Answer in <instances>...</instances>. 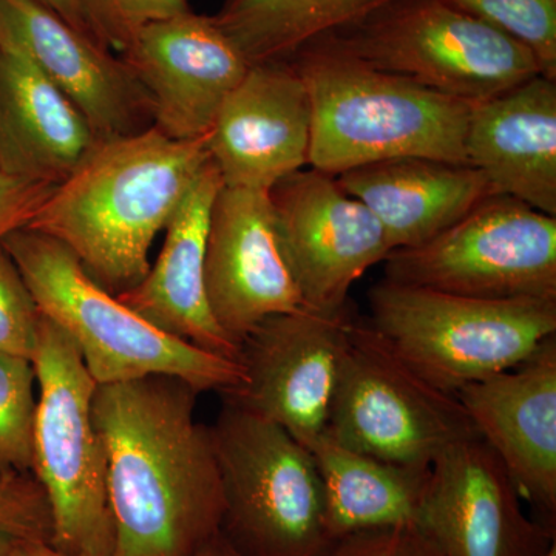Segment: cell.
I'll list each match as a JSON object with an SVG mask.
<instances>
[{
  "mask_svg": "<svg viewBox=\"0 0 556 556\" xmlns=\"http://www.w3.org/2000/svg\"><path fill=\"white\" fill-rule=\"evenodd\" d=\"M199 394L172 376L97 387L112 556H190L218 535L222 481L211 427L195 417Z\"/></svg>",
  "mask_w": 556,
  "mask_h": 556,
  "instance_id": "1",
  "label": "cell"
},
{
  "mask_svg": "<svg viewBox=\"0 0 556 556\" xmlns=\"http://www.w3.org/2000/svg\"><path fill=\"white\" fill-rule=\"evenodd\" d=\"M211 160L207 135L167 137L156 127L100 141L51 189L25 228L68 249L113 295L150 268V248Z\"/></svg>",
  "mask_w": 556,
  "mask_h": 556,
  "instance_id": "2",
  "label": "cell"
},
{
  "mask_svg": "<svg viewBox=\"0 0 556 556\" xmlns=\"http://www.w3.org/2000/svg\"><path fill=\"white\" fill-rule=\"evenodd\" d=\"M311 102V169L338 177L379 161L419 156L467 164L471 102L375 67L336 35L289 58Z\"/></svg>",
  "mask_w": 556,
  "mask_h": 556,
  "instance_id": "3",
  "label": "cell"
},
{
  "mask_svg": "<svg viewBox=\"0 0 556 556\" xmlns=\"http://www.w3.org/2000/svg\"><path fill=\"white\" fill-rule=\"evenodd\" d=\"M2 244L24 276L40 314L75 342L98 386L172 376L200 393L226 394L243 380L239 361L207 353L153 327L100 287L56 240L21 228Z\"/></svg>",
  "mask_w": 556,
  "mask_h": 556,
  "instance_id": "4",
  "label": "cell"
},
{
  "mask_svg": "<svg viewBox=\"0 0 556 556\" xmlns=\"http://www.w3.org/2000/svg\"><path fill=\"white\" fill-rule=\"evenodd\" d=\"M371 327L439 390L517 367L556 332V299L467 298L383 278L369 291Z\"/></svg>",
  "mask_w": 556,
  "mask_h": 556,
  "instance_id": "5",
  "label": "cell"
},
{
  "mask_svg": "<svg viewBox=\"0 0 556 556\" xmlns=\"http://www.w3.org/2000/svg\"><path fill=\"white\" fill-rule=\"evenodd\" d=\"M222 481L219 535L240 556H325L331 548L313 455L285 428L225 399L211 426Z\"/></svg>",
  "mask_w": 556,
  "mask_h": 556,
  "instance_id": "6",
  "label": "cell"
},
{
  "mask_svg": "<svg viewBox=\"0 0 556 556\" xmlns=\"http://www.w3.org/2000/svg\"><path fill=\"white\" fill-rule=\"evenodd\" d=\"M31 362L39 383L31 475L49 501L50 544L65 554L112 556L108 460L93 420L98 383L75 342L43 316Z\"/></svg>",
  "mask_w": 556,
  "mask_h": 556,
  "instance_id": "7",
  "label": "cell"
},
{
  "mask_svg": "<svg viewBox=\"0 0 556 556\" xmlns=\"http://www.w3.org/2000/svg\"><path fill=\"white\" fill-rule=\"evenodd\" d=\"M325 433L365 455L419 468H430L456 442L479 437L456 394L420 378L369 321L357 318Z\"/></svg>",
  "mask_w": 556,
  "mask_h": 556,
  "instance_id": "8",
  "label": "cell"
},
{
  "mask_svg": "<svg viewBox=\"0 0 556 556\" xmlns=\"http://www.w3.org/2000/svg\"><path fill=\"white\" fill-rule=\"evenodd\" d=\"M334 35L368 64L467 102L541 75L525 47L447 0H391Z\"/></svg>",
  "mask_w": 556,
  "mask_h": 556,
  "instance_id": "9",
  "label": "cell"
},
{
  "mask_svg": "<svg viewBox=\"0 0 556 556\" xmlns=\"http://www.w3.org/2000/svg\"><path fill=\"white\" fill-rule=\"evenodd\" d=\"M386 278L467 298L556 299V217L493 193L426 243L391 251Z\"/></svg>",
  "mask_w": 556,
  "mask_h": 556,
  "instance_id": "10",
  "label": "cell"
},
{
  "mask_svg": "<svg viewBox=\"0 0 556 556\" xmlns=\"http://www.w3.org/2000/svg\"><path fill=\"white\" fill-rule=\"evenodd\" d=\"M345 308H302L263 320L240 343L243 380L223 394L265 417L308 447L327 431L348 342Z\"/></svg>",
  "mask_w": 556,
  "mask_h": 556,
  "instance_id": "11",
  "label": "cell"
},
{
  "mask_svg": "<svg viewBox=\"0 0 556 556\" xmlns=\"http://www.w3.org/2000/svg\"><path fill=\"white\" fill-rule=\"evenodd\" d=\"M269 195L303 306L345 308L353 285L393 251L378 218L338 178L316 169L289 175Z\"/></svg>",
  "mask_w": 556,
  "mask_h": 556,
  "instance_id": "12",
  "label": "cell"
},
{
  "mask_svg": "<svg viewBox=\"0 0 556 556\" xmlns=\"http://www.w3.org/2000/svg\"><path fill=\"white\" fill-rule=\"evenodd\" d=\"M119 54L148 93L153 127L175 139L206 137L251 67L214 16L192 9L141 25Z\"/></svg>",
  "mask_w": 556,
  "mask_h": 556,
  "instance_id": "13",
  "label": "cell"
},
{
  "mask_svg": "<svg viewBox=\"0 0 556 556\" xmlns=\"http://www.w3.org/2000/svg\"><path fill=\"white\" fill-rule=\"evenodd\" d=\"M519 500L496 453L464 439L430 466L419 529L445 556H544L555 529L527 518Z\"/></svg>",
  "mask_w": 556,
  "mask_h": 556,
  "instance_id": "14",
  "label": "cell"
},
{
  "mask_svg": "<svg viewBox=\"0 0 556 556\" xmlns=\"http://www.w3.org/2000/svg\"><path fill=\"white\" fill-rule=\"evenodd\" d=\"M207 302L237 345L266 318L302 308L268 190L223 186L208 217Z\"/></svg>",
  "mask_w": 556,
  "mask_h": 556,
  "instance_id": "15",
  "label": "cell"
},
{
  "mask_svg": "<svg viewBox=\"0 0 556 556\" xmlns=\"http://www.w3.org/2000/svg\"><path fill=\"white\" fill-rule=\"evenodd\" d=\"M311 102L292 62L251 64L207 134L226 188L269 190L308 164Z\"/></svg>",
  "mask_w": 556,
  "mask_h": 556,
  "instance_id": "16",
  "label": "cell"
},
{
  "mask_svg": "<svg viewBox=\"0 0 556 556\" xmlns=\"http://www.w3.org/2000/svg\"><path fill=\"white\" fill-rule=\"evenodd\" d=\"M0 27L20 40L98 141L131 137L153 127L148 93L116 51L35 0H0Z\"/></svg>",
  "mask_w": 556,
  "mask_h": 556,
  "instance_id": "17",
  "label": "cell"
},
{
  "mask_svg": "<svg viewBox=\"0 0 556 556\" xmlns=\"http://www.w3.org/2000/svg\"><path fill=\"white\" fill-rule=\"evenodd\" d=\"M456 396L479 438L506 467L519 495L555 526V336L517 367L468 383Z\"/></svg>",
  "mask_w": 556,
  "mask_h": 556,
  "instance_id": "18",
  "label": "cell"
},
{
  "mask_svg": "<svg viewBox=\"0 0 556 556\" xmlns=\"http://www.w3.org/2000/svg\"><path fill=\"white\" fill-rule=\"evenodd\" d=\"M223 186L217 166L208 160L167 223L163 248L148 274L116 298L172 338L237 361L240 346L212 316L204 280L208 217Z\"/></svg>",
  "mask_w": 556,
  "mask_h": 556,
  "instance_id": "19",
  "label": "cell"
},
{
  "mask_svg": "<svg viewBox=\"0 0 556 556\" xmlns=\"http://www.w3.org/2000/svg\"><path fill=\"white\" fill-rule=\"evenodd\" d=\"M466 160L496 193L556 217V80L536 75L471 102Z\"/></svg>",
  "mask_w": 556,
  "mask_h": 556,
  "instance_id": "20",
  "label": "cell"
},
{
  "mask_svg": "<svg viewBox=\"0 0 556 556\" xmlns=\"http://www.w3.org/2000/svg\"><path fill=\"white\" fill-rule=\"evenodd\" d=\"M98 142L20 40L0 27V170L58 186Z\"/></svg>",
  "mask_w": 556,
  "mask_h": 556,
  "instance_id": "21",
  "label": "cell"
},
{
  "mask_svg": "<svg viewBox=\"0 0 556 556\" xmlns=\"http://www.w3.org/2000/svg\"><path fill=\"white\" fill-rule=\"evenodd\" d=\"M336 178L378 218L393 251L426 243L496 193L468 164L419 156L365 164Z\"/></svg>",
  "mask_w": 556,
  "mask_h": 556,
  "instance_id": "22",
  "label": "cell"
},
{
  "mask_svg": "<svg viewBox=\"0 0 556 556\" xmlns=\"http://www.w3.org/2000/svg\"><path fill=\"white\" fill-rule=\"evenodd\" d=\"M306 448L324 485L325 521L332 543L364 530L419 527L430 468L365 455L327 433Z\"/></svg>",
  "mask_w": 556,
  "mask_h": 556,
  "instance_id": "23",
  "label": "cell"
},
{
  "mask_svg": "<svg viewBox=\"0 0 556 556\" xmlns=\"http://www.w3.org/2000/svg\"><path fill=\"white\" fill-rule=\"evenodd\" d=\"M391 0H223L214 20L249 64L285 61L321 36L354 27Z\"/></svg>",
  "mask_w": 556,
  "mask_h": 556,
  "instance_id": "24",
  "label": "cell"
},
{
  "mask_svg": "<svg viewBox=\"0 0 556 556\" xmlns=\"http://www.w3.org/2000/svg\"><path fill=\"white\" fill-rule=\"evenodd\" d=\"M35 383L31 361L0 353V475L31 473Z\"/></svg>",
  "mask_w": 556,
  "mask_h": 556,
  "instance_id": "25",
  "label": "cell"
},
{
  "mask_svg": "<svg viewBox=\"0 0 556 556\" xmlns=\"http://www.w3.org/2000/svg\"><path fill=\"white\" fill-rule=\"evenodd\" d=\"M525 47L556 80V0H447Z\"/></svg>",
  "mask_w": 556,
  "mask_h": 556,
  "instance_id": "26",
  "label": "cell"
},
{
  "mask_svg": "<svg viewBox=\"0 0 556 556\" xmlns=\"http://www.w3.org/2000/svg\"><path fill=\"white\" fill-rule=\"evenodd\" d=\"M40 318L30 288L0 241V353L33 361Z\"/></svg>",
  "mask_w": 556,
  "mask_h": 556,
  "instance_id": "27",
  "label": "cell"
},
{
  "mask_svg": "<svg viewBox=\"0 0 556 556\" xmlns=\"http://www.w3.org/2000/svg\"><path fill=\"white\" fill-rule=\"evenodd\" d=\"M0 530L16 540L50 543L49 501L31 473L0 475Z\"/></svg>",
  "mask_w": 556,
  "mask_h": 556,
  "instance_id": "28",
  "label": "cell"
},
{
  "mask_svg": "<svg viewBox=\"0 0 556 556\" xmlns=\"http://www.w3.org/2000/svg\"><path fill=\"white\" fill-rule=\"evenodd\" d=\"M325 556H445L417 526L364 530L332 544Z\"/></svg>",
  "mask_w": 556,
  "mask_h": 556,
  "instance_id": "29",
  "label": "cell"
},
{
  "mask_svg": "<svg viewBox=\"0 0 556 556\" xmlns=\"http://www.w3.org/2000/svg\"><path fill=\"white\" fill-rule=\"evenodd\" d=\"M91 5L105 43L116 53L141 25L190 10L189 0H91Z\"/></svg>",
  "mask_w": 556,
  "mask_h": 556,
  "instance_id": "30",
  "label": "cell"
},
{
  "mask_svg": "<svg viewBox=\"0 0 556 556\" xmlns=\"http://www.w3.org/2000/svg\"><path fill=\"white\" fill-rule=\"evenodd\" d=\"M54 186L10 177L0 170V241L25 228Z\"/></svg>",
  "mask_w": 556,
  "mask_h": 556,
  "instance_id": "31",
  "label": "cell"
},
{
  "mask_svg": "<svg viewBox=\"0 0 556 556\" xmlns=\"http://www.w3.org/2000/svg\"><path fill=\"white\" fill-rule=\"evenodd\" d=\"M40 5L56 13L62 20L68 22L76 30L84 33L89 38L97 40L101 46L110 47L105 43L104 36H102L100 22L94 14L91 0H35ZM112 50V49H110Z\"/></svg>",
  "mask_w": 556,
  "mask_h": 556,
  "instance_id": "32",
  "label": "cell"
},
{
  "mask_svg": "<svg viewBox=\"0 0 556 556\" xmlns=\"http://www.w3.org/2000/svg\"><path fill=\"white\" fill-rule=\"evenodd\" d=\"M16 556H93L86 554H65V552L58 551L56 547L51 546L46 541H28L17 540Z\"/></svg>",
  "mask_w": 556,
  "mask_h": 556,
  "instance_id": "33",
  "label": "cell"
},
{
  "mask_svg": "<svg viewBox=\"0 0 556 556\" xmlns=\"http://www.w3.org/2000/svg\"><path fill=\"white\" fill-rule=\"evenodd\" d=\"M190 556H240L229 546L228 541L222 535L212 538L208 543L204 544L203 547L199 548L195 554Z\"/></svg>",
  "mask_w": 556,
  "mask_h": 556,
  "instance_id": "34",
  "label": "cell"
},
{
  "mask_svg": "<svg viewBox=\"0 0 556 556\" xmlns=\"http://www.w3.org/2000/svg\"><path fill=\"white\" fill-rule=\"evenodd\" d=\"M17 540L0 530V556H16Z\"/></svg>",
  "mask_w": 556,
  "mask_h": 556,
  "instance_id": "35",
  "label": "cell"
},
{
  "mask_svg": "<svg viewBox=\"0 0 556 556\" xmlns=\"http://www.w3.org/2000/svg\"><path fill=\"white\" fill-rule=\"evenodd\" d=\"M544 556H556V544H554V546L551 547V551H548Z\"/></svg>",
  "mask_w": 556,
  "mask_h": 556,
  "instance_id": "36",
  "label": "cell"
},
{
  "mask_svg": "<svg viewBox=\"0 0 556 556\" xmlns=\"http://www.w3.org/2000/svg\"><path fill=\"white\" fill-rule=\"evenodd\" d=\"M189 2H190V0H189Z\"/></svg>",
  "mask_w": 556,
  "mask_h": 556,
  "instance_id": "37",
  "label": "cell"
}]
</instances>
